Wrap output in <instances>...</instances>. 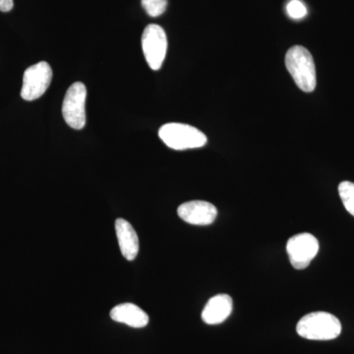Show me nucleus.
<instances>
[{
    "label": "nucleus",
    "instance_id": "4",
    "mask_svg": "<svg viewBox=\"0 0 354 354\" xmlns=\"http://www.w3.org/2000/svg\"><path fill=\"white\" fill-rule=\"evenodd\" d=\"M86 99L87 88L81 82L72 84L65 95L62 114L65 122L73 129L80 130L85 127Z\"/></svg>",
    "mask_w": 354,
    "mask_h": 354
},
{
    "label": "nucleus",
    "instance_id": "6",
    "mask_svg": "<svg viewBox=\"0 0 354 354\" xmlns=\"http://www.w3.org/2000/svg\"><path fill=\"white\" fill-rule=\"evenodd\" d=\"M53 79V70L48 62H41L26 70L23 76L21 97L25 101H35L46 92Z\"/></svg>",
    "mask_w": 354,
    "mask_h": 354
},
{
    "label": "nucleus",
    "instance_id": "15",
    "mask_svg": "<svg viewBox=\"0 0 354 354\" xmlns=\"http://www.w3.org/2000/svg\"><path fill=\"white\" fill-rule=\"evenodd\" d=\"M13 6V0H0V11L2 12H9Z\"/></svg>",
    "mask_w": 354,
    "mask_h": 354
},
{
    "label": "nucleus",
    "instance_id": "14",
    "mask_svg": "<svg viewBox=\"0 0 354 354\" xmlns=\"http://www.w3.org/2000/svg\"><path fill=\"white\" fill-rule=\"evenodd\" d=\"M286 12L292 19L300 20L307 15V8L301 0H290L286 6Z\"/></svg>",
    "mask_w": 354,
    "mask_h": 354
},
{
    "label": "nucleus",
    "instance_id": "12",
    "mask_svg": "<svg viewBox=\"0 0 354 354\" xmlns=\"http://www.w3.org/2000/svg\"><path fill=\"white\" fill-rule=\"evenodd\" d=\"M339 193L344 208L354 216V183L342 181L339 185Z\"/></svg>",
    "mask_w": 354,
    "mask_h": 354
},
{
    "label": "nucleus",
    "instance_id": "3",
    "mask_svg": "<svg viewBox=\"0 0 354 354\" xmlns=\"http://www.w3.org/2000/svg\"><path fill=\"white\" fill-rule=\"evenodd\" d=\"M158 136L165 145L176 151L201 148L208 141L204 133L183 123H167L162 125L158 131Z\"/></svg>",
    "mask_w": 354,
    "mask_h": 354
},
{
    "label": "nucleus",
    "instance_id": "8",
    "mask_svg": "<svg viewBox=\"0 0 354 354\" xmlns=\"http://www.w3.org/2000/svg\"><path fill=\"white\" fill-rule=\"evenodd\" d=\"M177 214L181 220L190 225H209L215 221L218 209L211 203L197 200L180 205Z\"/></svg>",
    "mask_w": 354,
    "mask_h": 354
},
{
    "label": "nucleus",
    "instance_id": "7",
    "mask_svg": "<svg viewBox=\"0 0 354 354\" xmlns=\"http://www.w3.org/2000/svg\"><path fill=\"white\" fill-rule=\"evenodd\" d=\"M290 264L297 270L308 267L319 252V241L314 235L299 234L290 237L286 243Z\"/></svg>",
    "mask_w": 354,
    "mask_h": 354
},
{
    "label": "nucleus",
    "instance_id": "5",
    "mask_svg": "<svg viewBox=\"0 0 354 354\" xmlns=\"http://www.w3.org/2000/svg\"><path fill=\"white\" fill-rule=\"evenodd\" d=\"M142 48L147 64L153 70H158L164 64L167 50V39L160 26H147L142 36Z\"/></svg>",
    "mask_w": 354,
    "mask_h": 354
},
{
    "label": "nucleus",
    "instance_id": "2",
    "mask_svg": "<svg viewBox=\"0 0 354 354\" xmlns=\"http://www.w3.org/2000/svg\"><path fill=\"white\" fill-rule=\"evenodd\" d=\"M286 66L300 90L306 93H311L315 90V62L307 48L301 46L290 48L286 53Z\"/></svg>",
    "mask_w": 354,
    "mask_h": 354
},
{
    "label": "nucleus",
    "instance_id": "9",
    "mask_svg": "<svg viewBox=\"0 0 354 354\" xmlns=\"http://www.w3.org/2000/svg\"><path fill=\"white\" fill-rule=\"evenodd\" d=\"M234 308L232 298L228 295H218L212 297L202 312V320L208 325L225 322Z\"/></svg>",
    "mask_w": 354,
    "mask_h": 354
},
{
    "label": "nucleus",
    "instance_id": "13",
    "mask_svg": "<svg viewBox=\"0 0 354 354\" xmlns=\"http://www.w3.org/2000/svg\"><path fill=\"white\" fill-rule=\"evenodd\" d=\"M142 7L151 17H158L167 10V0H141Z\"/></svg>",
    "mask_w": 354,
    "mask_h": 354
},
{
    "label": "nucleus",
    "instance_id": "11",
    "mask_svg": "<svg viewBox=\"0 0 354 354\" xmlns=\"http://www.w3.org/2000/svg\"><path fill=\"white\" fill-rule=\"evenodd\" d=\"M111 317L115 322L125 324L136 329L146 327L149 323L148 314L133 304H123L113 307Z\"/></svg>",
    "mask_w": 354,
    "mask_h": 354
},
{
    "label": "nucleus",
    "instance_id": "10",
    "mask_svg": "<svg viewBox=\"0 0 354 354\" xmlns=\"http://www.w3.org/2000/svg\"><path fill=\"white\" fill-rule=\"evenodd\" d=\"M115 232L123 257L128 261L134 260L139 252V239L131 223L118 218L115 221Z\"/></svg>",
    "mask_w": 354,
    "mask_h": 354
},
{
    "label": "nucleus",
    "instance_id": "1",
    "mask_svg": "<svg viewBox=\"0 0 354 354\" xmlns=\"http://www.w3.org/2000/svg\"><path fill=\"white\" fill-rule=\"evenodd\" d=\"M297 332L300 337L311 341H330L341 335L342 324L328 312H313L300 319Z\"/></svg>",
    "mask_w": 354,
    "mask_h": 354
}]
</instances>
